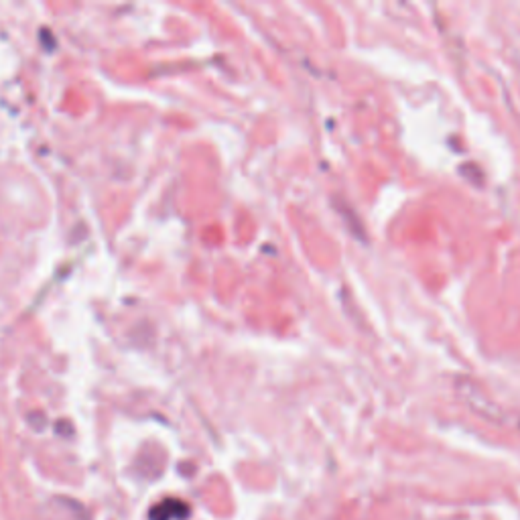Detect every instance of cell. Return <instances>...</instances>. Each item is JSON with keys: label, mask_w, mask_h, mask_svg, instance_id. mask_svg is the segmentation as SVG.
Instances as JSON below:
<instances>
[{"label": "cell", "mask_w": 520, "mask_h": 520, "mask_svg": "<svg viewBox=\"0 0 520 520\" xmlns=\"http://www.w3.org/2000/svg\"><path fill=\"white\" fill-rule=\"evenodd\" d=\"M189 516V504L179 498H165L151 508V520H185Z\"/></svg>", "instance_id": "6da1fadb"}]
</instances>
